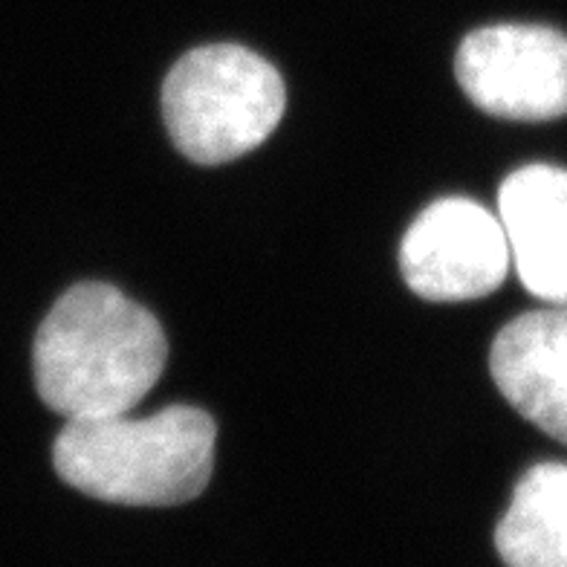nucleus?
Returning a JSON list of instances; mask_svg holds the SVG:
<instances>
[{
    "label": "nucleus",
    "instance_id": "39448f33",
    "mask_svg": "<svg viewBox=\"0 0 567 567\" xmlns=\"http://www.w3.org/2000/svg\"><path fill=\"white\" fill-rule=\"evenodd\" d=\"M400 269L411 292L425 301L481 299L509 272L507 231L481 203L443 197L409 226Z\"/></svg>",
    "mask_w": 567,
    "mask_h": 567
},
{
    "label": "nucleus",
    "instance_id": "f257e3e1",
    "mask_svg": "<svg viewBox=\"0 0 567 567\" xmlns=\"http://www.w3.org/2000/svg\"><path fill=\"white\" fill-rule=\"evenodd\" d=\"M168 359L159 321L111 284H75L55 301L32 348L35 389L68 420L127 414Z\"/></svg>",
    "mask_w": 567,
    "mask_h": 567
},
{
    "label": "nucleus",
    "instance_id": "423d86ee",
    "mask_svg": "<svg viewBox=\"0 0 567 567\" xmlns=\"http://www.w3.org/2000/svg\"><path fill=\"white\" fill-rule=\"evenodd\" d=\"M498 209L524 287L536 299L567 307V172L518 168L501 186Z\"/></svg>",
    "mask_w": 567,
    "mask_h": 567
},
{
    "label": "nucleus",
    "instance_id": "6e6552de",
    "mask_svg": "<svg viewBox=\"0 0 567 567\" xmlns=\"http://www.w3.org/2000/svg\"><path fill=\"white\" fill-rule=\"evenodd\" d=\"M495 547L507 567H567L565 463H538L518 481Z\"/></svg>",
    "mask_w": 567,
    "mask_h": 567
},
{
    "label": "nucleus",
    "instance_id": "20e7f679",
    "mask_svg": "<svg viewBox=\"0 0 567 567\" xmlns=\"http://www.w3.org/2000/svg\"><path fill=\"white\" fill-rule=\"evenodd\" d=\"M457 84L472 105L513 122L567 113V35L538 23H498L463 38Z\"/></svg>",
    "mask_w": 567,
    "mask_h": 567
},
{
    "label": "nucleus",
    "instance_id": "7ed1b4c3",
    "mask_svg": "<svg viewBox=\"0 0 567 567\" xmlns=\"http://www.w3.org/2000/svg\"><path fill=\"white\" fill-rule=\"evenodd\" d=\"M287 90L269 61L238 44L197 47L163 84V120L183 157L220 165L258 148L284 116Z\"/></svg>",
    "mask_w": 567,
    "mask_h": 567
},
{
    "label": "nucleus",
    "instance_id": "f03ea898",
    "mask_svg": "<svg viewBox=\"0 0 567 567\" xmlns=\"http://www.w3.org/2000/svg\"><path fill=\"white\" fill-rule=\"evenodd\" d=\"M217 425L203 409L172 405L151 417L68 420L53 446L55 472L90 498L127 507H177L206 489Z\"/></svg>",
    "mask_w": 567,
    "mask_h": 567
},
{
    "label": "nucleus",
    "instance_id": "0eeeda50",
    "mask_svg": "<svg viewBox=\"0 0 567 567\" xmlns=\"http://www.w3.org/2000/svg\"><path fill=\"white\" fill-rule=\"evenodd\" d=\"M489 371L522 417L567 446V307L509 321L495 337Z\"/></svg>",
    "mask_w": 567,
    "mask_h": 567
}]
</instances>
